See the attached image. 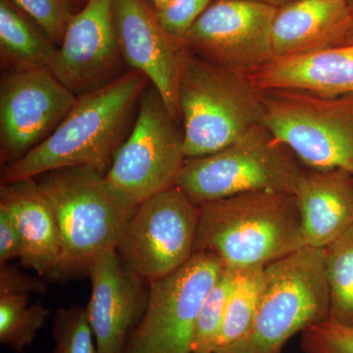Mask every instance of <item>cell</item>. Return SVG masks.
Listing matches in <instances>:
<instances>
[{"label": "cell", "mask_w": 353, "mask_h": 353, "mask_svg": "<svg viewBox=\"0 0 353 353\" xmlns=\"http://www.w3.org/2000/svg\"><path fill=\"white\" fill-rule=\"evenodd\" d=\"M148 82L143 73L131 70L78 97L48 138L2 170L1 185L70 167H90L105 176L124 143L132 109Z\"/></svg>", "instance_id": "1"}, {"label": "cell", "mask_w": 353, "mask_h": 353, "mask_svg": "<svg viewBox=\"0 0 353 353\" xmlns=\"http://www.w3.org/2000/svg\"><path fill=\"white\" fill-rule=\"evenodd\" d=\"M199 206L194 252L227 268L266 267L305 248L294 194L246 192Z\"/></svg>", "instance_id": "2"}, {"label": "cell", "mask_w": 353, "mask_h": 353, "mask_svg": "<svg viewBox=\"0 0 353 353\" xmlns=\"http://www.w3.org/2000/svg\"><path fill=\"white\" fill-rule=\"evenodd\" d=\"M38 178L61 236L59 280L88 276L101 255L116 250L138 204L90 167L58 169Z\"/></svg>", "instance_id": "3"}, {"label": "cell", "mask_w": 353, "mask_h": 353, "mask_svg": "<svg viewBox=\"0 0 353 353\" xmlns=\"http://www.w3.org/2000/svg\"><path fill=\"white\" fill-rule=\"evenodd\" d=\"M185 159L227 148L263 119L262 92L250 78L183 50L178 77Z\"/></svg>", "instance_id": "4"}, {"label": "cell", "mask_w": 353, "mask_h": 353, "mask_svg": "<svg viewBox=\"0 0 353 353\" xmlns=\"http://www.w3.org/2000/svg\"><path fill=\"white\" fill-rule=\"evenodd\" d=\"M265 272L266 285L250 330L215 353H281L292 336L330 318L323 248L305 246Z\"/></svg>", "instance_id": "5"}, {"label": "cell", "mask_w": 353, "mask_h": 353, "mask_svg": "<svg viewBox=\"0 0 353 353\" xmlns=\"http://www.w3.org/2000/svg\"><path fill=\"white\" fill-rule=\"evenodd\" d=\"M305 167L263 124L219 152L187 158L175 187L197 205L253 192L294 194Z\"/></svg>", "instance_id": "6"}, {"label": "cell", "mask_w": 353, "mask_h": 353, "mask_svg": "<svg viewBox=\"0 0 353 353\" xmlns=\"http://www.w3.org/2000/svg\"><path fill=\"white\" fill-rule=\"evenodd\" d=\"M262 92V124L311 170L353 174V95L328 97L299 90Z\"/></svg>", "instance_id": "7"}, {"label": "cell", "mask_w": 353, "mask_h": 353, "mask_svg": "<svg viewBox=\"0 0 353 353\" xmlns=\"http://www.w3.org/2000/svg\"><path fill=\"white\" fill-rule=\"evenodd\" d=\"M154 87L143 92L131 134L116 152L105 178L139 204L175 185L185 160L183 134Z\"/></svg>", "instance_id": "8"}, {"label": "cell", "mask_w": 353, "mask_h": 353, "mask_svg": "<svg viewBox=\"0 0 353 353\" xmlns=\"http://www.w3.org/2000/svg\"><path fill=\"white\" fill-rule=\"evenodd\" d=\"M199 206L174 187L139 203L116 252L148 283L171 275L194 254Z\"/></svg>", "instance_id": "9"}, {"label": "cell", "mask_w": 353, "mask_h": 353, "mask_svg": "<svg viewBox=\"0 0 353 353\" xmlns=\"http://www.w3.org/2000/svg\"><path fill=\"white\" fill-rule=\"evenodd\" d=\"M222 268L212 253L197 252L179 270L150 283L145 314L123 353H192L197 316Z\"/></svg>", "instance_id": "10"}, {"label": "cell", "mask_w": 353, "mask_h": 353, "mask_svg": "<svg viewBox=\"0 0 353 353\" xmlns=\"http://www.w3.org/2000/svg\"><path fill=\"white\" fill-rule=\"evenodd\" d=\"M278 7L250 0H212L185 39V48L250 78L274 61L272 27Z\"/></svg>", "instance_id": "11"}, {"label": "cell", "mask_w": 353, "mask_h": 353, "mask_svg": "<svg viewBox=\"0 0 353 353\" xmlns=\"http://www.w3.org/2000/svg\"><path fill=\"white\" fill-rule=\"evenodd\" d=\"M78 97L50 70L15 68L0 87L1 163L18 161L54 131Z\"/></svg>", "instance_id": "12"}, {"label": "cell", "mask_w": 353, "mask_h": 353, "mask_svg": "<svg viewBox=\"0 0 353 353\" xmlns=\"http://www.w3.org/2000/svg\"><path fill=\"white\" fill-rule=\"evenodd\" d=\"M122 59L113 0H88L69 23L50 72L80 97L114 80Z\"/></svg>", "instance_id": "13"}, {"label": "cell", "mask_w": 353, "mask_h": 353, "mask_svg": "<svg viewBox=\"0 0 353 353\" xmlns=\"http://www.w3.org/2000/svg\"><path fill=\"white\" fill-rule=\"evenodd\" d=\"M113 17L123 60L150 80L172 117L181 119L178 77L185 46L167 34L150 0H113Z\"/></svg>", "instance_id": "14"}, {"label": "cell", "mask_w": 353, "mask_h": 353, "mask_svg": "<svg viewBox=\"0 0 353 353\" xmlns=\"http://www.w3.org/2000/svg\"><path fill=\"white\" fill-rule=\"evenodd\" d=\"M87 309L97 353H123L145 314L150 283L127 266L116 250L101 255L88 272Z\"/></svg>", "instance_id": "15"}, {"label": "cell", "mask_w": 353, "mask_h": 353, "mask_svg": "<svg viewBox=\"0 0 353 353\" xmlns=\"http://www.w3.org/2000/svg\"><path fill=\"white\" fill-rule=\"evenodd\" d=\"M0 208L19 231L21 264L44 280L59 281L61 236L54 210L37 179L0 185Z\"/></svg>", "instance_id": "16"}, {"label": "cell", "mask_w": 353, "mask_h": 353, "mask_svg": "<svg viewBox=\"0 0 353 353\" xmlns=\"http://www.w3.org/2000/svg\"><path fill=\"white\" fill-rule=\"evenodd\" d=\"M352 21L345 0H292L279 7L272 27L274 61L343 46Z\"/></svg>", "instance_id": "17"}, {"label": "cell", "mask_w": 353, "mask_h": 353, "mask_svg": "<svg viewBox=\"0 0 353 353\" xmlns=\"http://www.w3.org/2000/svg\"><path fill=\"white\" fill-rule=\"evenodd\" d=\"M304 245L324 248L353 225V174L305 168L297 183Z\"/></svg>", "instance_id": "18"}, {"label": "cell", "mask_w": 353, "mask_h": 353, "mask_svg": "<svg viewBox=\"0 0 353 353\" xmlns=\"http://www.w3.org/2000/svg\"><path fill=\"white\" fill-rule=\"evenodd\" d=\"M250 79L260 92L289 90L328 97L353 95V44L275 60Z\"/></svg>", "instance_id": "19"}, {"label": "cell", "mask_w": 353, "mask_h": 353, "mask_svg": "<svg viewBox=\"0 0 353 353\" xmlns=\"http://www.w3.org/2000/svg\"><path fill=\"white\" fill-rule=\"evenodd\" d=\"M0 48L15 68L50 70L58 48L10 0H0Z\"/></svg>", "instance_id": "20"}, {"label": "cell", "mask_w": 353, "mask_h": 353, "mask_svg": "<svg viewBox=\"0 0 353 353\" xmlns=\"http://www.w3.org/2000/svg\"><path fill=\"white\" fill-rule=\"evenodd\" d=\"M266 285L265 267L255 266L236 272L226 304L221 331V347L240 340L252 326Z\"/></svg>", "instance_id": "21"}, {"label": "cell", "mask_w": 353, "mask_h": 353, "mask_svg": "<svg viewBox=\"0 0 353 353\" xmlns=\"http://www.w3.org/2000/svg\"><path fill=\"white\" fill-rule=\"evenodd\" d=\"M328 282L330 318L353 326V225L323 248Z\"/></svg>", "instance_id": "22"}, {"label": "cell", "mask_w": 353, "mask_h": 353, "mask_svg": "<svg viewBox=\"0 0 353 353\" xmlns=\"http://www.w3.org/2000/svg\"><path fill=\"white\" fill-rule=\"evenodd\" d=\"M30 299L0 296V343L16 353L24 352L34 343L50 315L41 301L30 303Z\"/></svg>", "instance_id": "23"}, {"label": "cell", "mask_w": 353, "mask_h": 353, "mask_svg": "<svg viewBox=\"0 0 353 353\" xmlns=\"http://www.w3.org/2000/svg\"><path fill=\"white\" fill-rule=\"evenodd\" d=\"M234 269L223 266L204 299L192 336V353H215L219 345L228 296L236 279Z\"/></svg>", "instance_id": "24"}, {"label": "cell", "mask_w": 353, "mask_h": 353, "mask_svg": "<svg viewBox=\"0 0 353 353\" xmlns=\"http://www.w3.org/2000/svg\"><path fill=\"white\" fill-rule=\"evenodd\" d=\"M52 353H97L87 309L80 305L58 309L53 320Z\"/></svg>", "instance_id": "25"}, {"label": "cell", "mask_w": 353, "mask_h": 353, "mask_svg": "<svg viewBox=\"0 0 353 353\" xmlns=\"http://www.w3.org/2000/svg\"><path fill=\"white\" fill-rule=\"evenodd\" d=\"M60 46L73 13V0H10Z\"/></svg>", "instance_id": "26"}, {"label": "cell", "mask_w": 353, "mask_h": 353, "mask_svg": "<svg viewBox=\"0 0 353 353\" xmlns=\"http://www.w3.org/2000/svg\"><path fill=\"white\" fill-rule=\"evenodd\" d=\"M301 347L305 353H353V326L328 318L301 333Z\"/></svg>", "instance_id": "27"}, {"label": "cell", "mask_w": 353, "mask_h": 353, "mask_svg": "<svg viewBox=\"0 0 353 353\" xmlns=\"http://www.w3.org/2000/svg\"><path fill=\"white\" fill-rule=\"evenodd\" d=\"M212 0H173L169 6L157 10L160 24L167 34L185 46V39L192 26Z\"/></svg>", "instance_id": "28"}, {"label": "cell", "mask_w": 353, "mask_h": 353, "mask_svg": "<svg viewBox=\"0 0 353 353\" xmlns=\"http://www.w3.org/2000/svg\"><path fill=\"white\" fill-rule=\"evenodd\" d=\"M46 292L44 279L28 275L10 262L0 264V296H28Z\"/></svg>", "instance_id": "29"}, {"label": "cell", "mask_w": 353, "mask_h": 353, "mask_svg": "<svg viewBox=\"0 0 353 353\" xmlns=\"http://www.w3.org/2000/svg\"><path fill=\"white\" fill-rule=\"evenodd\" d=\"M22 256V241L15 223L6 209L0 208V264Z\"/></svg>", "instance_id": "30"}, {"label": "cell", "mask_w": 353, "mask_h": 353, "mask_svg": "<svg viewBox=\"0 0 353 353\" xmlns=\"http://www.w3.org/2000/svg\"><path fill=\"white\" fill-rule=\"evenodd\" d=\"M250 1L261 2V3L269 4V6L281 7L289 3L292 0H250Z\"/></svg>", "instance_id": "31"}, {"label": "cell", "mask_w": 353, "mask_h": 353, "mask_svg": "<svg viewBox=\"0 0 353 353\" xmlns=\"http://www.w3.org/2000/svg\"><path fill=\"white\" fill-rule=\"evenodd\" d=\"M152 2L153 7H154L157 10H159V9L164 8L167 6L171 3L173 0H150Z\"/></svg>", "instance_id": "32"}, {"label": "cell", "mask_w": 353, "mask_h": 353, "mask_svg": "<svg viewBox=\"0 0 353 353\" xmlns=\"http://www.w3.org/2000/svg\"><path fill=\"white\" fill-rule=\"evenodd\" d=\"M352 25H350V31H348L347 39H345V44H353V6H352Z\"/></svg>", "instance_id": "33"}, {"label": "cell", "mask_w": 353, "mask_h": 353, "mask_svg": "<svg viewBox=\"0 0 353 353\" xmlns=\"http://www.w3.org/2000/svg\"><path fill=\"white\" fill-rule=\"evenodd\" d=\"M88 0H73V3H81V2H87Z\"/></svg>", "instance_id": "34"}, {"label": "cell", "mask_w": 353, "mask_h": 353, "mask_svg": "<svg viewBox=\"0 0 353 353\" xmlns=\"http://www.w3.org/2000/svg\"><path fill=\"white\" fill-rule=\"evenodd\" d=\"M345 1H347V2H348V3H350V2H352V0H345Z\"/></svg>", "instance_id": "35"}]
</instances>
